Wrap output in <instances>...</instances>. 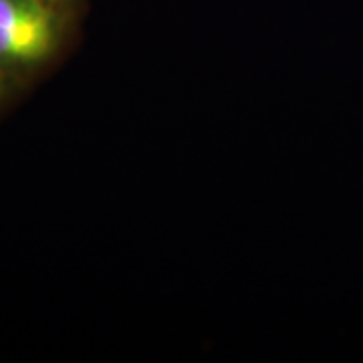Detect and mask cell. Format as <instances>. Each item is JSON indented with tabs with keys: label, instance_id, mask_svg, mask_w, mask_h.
<instances>
[{
	"label": "cell",
	"instance_id": "cell-1",
	"mask_svg": "<svg viewBox=\"0 0 363 363\" xmlns=\"http://www.w3.org/2000/svg\"><path fill=\"white\" fill-rule=\"evenodd\" d=\"M75 23L45 0H0V75L26 89L63 57Z\"/></svg>",
	"mask_w": 363,
	"mask_h": 363
},
{
	"label": "cell",
	"instance_id": "cell-3",
	"mask_svg": "<svg viewBox=\"0 0 363 363\" xmlns=\"http://www.w3.org/2000/svg\"><path fill=\"white\" fill-rule=\"evenodd\" d=\"M45 2H49L52 6H57V9H61V11H65V13L73 14V16H77L81 14V9H83V0H45Z\"/></svg>",
	"mask_w": 363,
	"mask_h": 363
},
{
	"label": "cell",
	"instance_id": "cell-2",
	"mask_svg": "<svg viewBox=\"0 0 363 363\" xmlns=\"http://www.w3.org/2000/svg\"><path fill=\"white\" fill-rule=\"evenodd\" d=\"M21 87L18 85H14L11 79H6L4 75H0V113L9 107V105L13 104L14 99L18 97V93H21Z\"/></svg>",
	"mask_w": 363,
	"mask_h": 363
}]
</instances>
